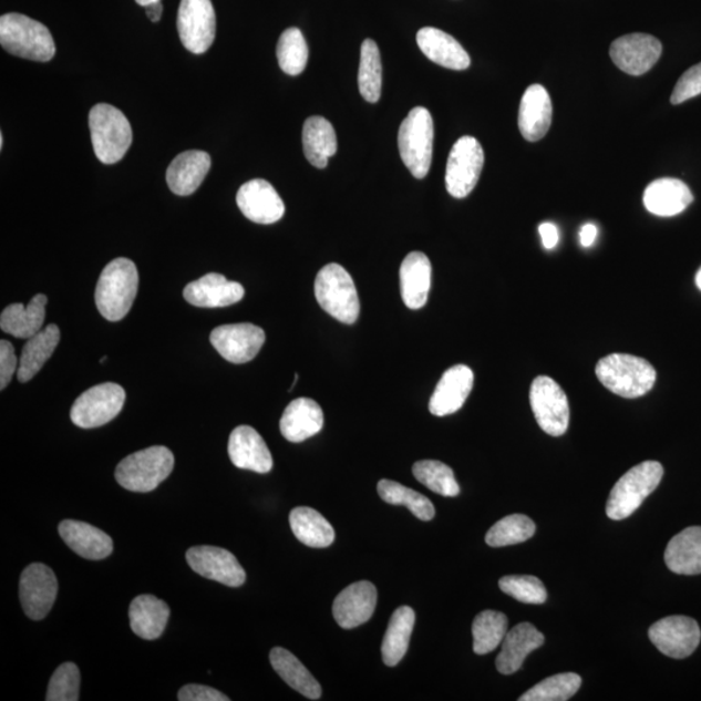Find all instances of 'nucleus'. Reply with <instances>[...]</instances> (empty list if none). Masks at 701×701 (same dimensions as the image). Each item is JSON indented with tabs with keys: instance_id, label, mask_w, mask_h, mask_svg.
I'll list each match as a JSON object with an SVG mask.
<instances>
[{
	"instance_id": "nucleus-35",
	"label": "nucleus",
	"mask_w": 701,
	"mask_h": 701,
	"mask_svg": "<svg viewBox=\"0 0 701 701\" xmlns=\"http://www.w3.org/2000/svg\"><path fill=\"white\" fill-rule=\"evenodd\" d=\"M269 660L277 674L301 695L318 700L321 698V685L308 669L290 651L276 647L270 651Z\"/></svg>"
},
{
	"instance_id": "nucleus-42",
	"label": "nucleus",
	"mask_w": 701,
	"mask_h": 701,
	"mask_svg": "<svg viewBox=\"0 0 701 701\" xmlns=\"http://www.w3.org/2000/svg\"><path fill=\"white\" fill-rule=\"evenodd\" d=\"M414 477L420 484L442 496L455 497L460 494V486L454 471L436 460H422L413 465Z\"/></svg>"
},
{
	"instance_id": "nucleus-16",
	"label": "nucleus",
	"mask_w": 701,
	"mask_h": 701,
	"mask_svg": "<svg viewBox=\"0 0 701 701\" xmlns=\"http://www.w3.org/2000/svg\"><path fill=\"white\" fill-rule=\"evenodd\" d=\"M186 561L199 576L229 587H239L246 583V571L228 549L199 546L188 549Z\"/></svg>"
},
{
	"instance_id": "nucleus-50",
	"label": "nucleus",
	"mask_w": 701,
	"mask_h": 701,
	"mask_svg": "<svg viewBox=\"0 0 701 701\" xmlns=\"http://www.w3.org/2000/svg\"><path fill=\"white\" fill-rule=\"evenodd\" d=\"M179 701H229L225 693L209 685L186 684L178 691Z\"/></svg>"
},
{
	"instance_id": "nucleus-47",
	"label": "nucleus",
	"mask_w": 701,
	"mask_h": 701,
	"mask_svg": "<svg viewBox=\"0 0 701 701\" xmlns=\"http://www.w3.org/2000/svg\"><path fill=\"white\" fill-rule=\"evenodd\" d=\"M80 669L73 662H64L52 674L47 700L78 701L80 700Z\"/></svg>"
},
{
	"instance_id": "nucleus-18",
	"label": "nucleus",
	"mask_w": 701,
	"mask_h": 701,
	"mask_svg": "<svg viewBox=\"0 0 701 701\" xmlns=\"http://www.w3.org/2000/svg\"><path fill=\"white\" fill-rule=\"evenodd\" d=\"M237 205L240 213L256 224H275L285 215L284 200L266 179L248 181L240 186Z\"/></svg>"
},
{
	"instance_id": "nucleus-46",
	"label": "nucleus",
	"mask_w": 701,
	"mask_h": 701,
	"mask_svg": "<svg viewBox=\"0 0 701 701\" xmlns=\"http://www.w3.org/2000/svg\"><path fill=\"white\" fill-rule=\"evenodd\" d=\"M501 590L525 605H543L547 590L542 580L533 576H507L499 580Z\"/></svg>"
},
{
	"instance_id": "nucleus-36",
	"label": "nucleus",
	"mask_w": 701,
	"mask_h": 701,
	"mask_svg": "<svg viewBox=\"0 0 701 701\" xmlns=\"http://www.w3.org/2000/svg\"><path fill=\"white\" fill-rule=\"evenodd\" d=\"M59 342L60 329L54 323L28 339L21 352L18 371V379L21 383L29 382L41 371L56 350Z\"/></svg>"
},
{
	"instance_id": "nucleus-28",
	"label": "nucleus",
	"mask_w": 701,
	"mask_h": 701,
	"mask_svg": "<svg viewBox=\"0 0 701 701\" xmlns=\"http://www.w3.org/2000/svg\"><path fill=\"white\" fill-rule=\"evenodd\" d=\"M210 169V156L205 151L190 150L179 154L167 171L172 193L188 197L198 190Z\"/></svg>"
},
{
	"instance_id": "nucleus-53",
	"label": "nucleus",
	"mask_w": 701,
	"mask_h": 701,
	"mask_svg": "<svg viewBox=\"0 0 701 701\" xmlns=\"http://www.w3.org/2000/svg\"><path fill=\"white\" fill-rule=\"evenodd\" d=\"M147 18L153 22H159L163 13L162 2L151 3L145 7Z\"/></svg>"
},
{
	"instance_id": "nucleus-32",
	"label": "nucleus",
	"mask_w": 701,
	"mask_h": 701,
	"mask_svg": "<svg viewBox=\"0 0 701 701\" xmlns=\"http://www.w3.org/2000/svg\"><path fill=\"white\" fill-rule=\"evenodd\" d=\"M171 609L167 602L154 595H140L130 608L131 628L135 636L154 640L159 638L167 627Z\"/></svg>"
},
{
	"instance_id": "nucleus-20",
	"label": "nucleus",
	"mask_w": 701,
	"mask_h": 701,
	"mask_svg": "<svg viewBox=\"0 0 701 701\" xmlns=\"http://www.w3.org/2000/svg\"><path fill=\"white\" fill-rule=\"evenodd\" d=\"M474 374L470 367L458 364L447 369L434 390L429 411L436 417L456 413L472 393Z\"/></svg>"
},
{
	"instance_id": "nucleus-55",
	"label": "nucleus",
	"mask_w": 701,
	"mask_h": 701,
	"mask_svg": "<svg viewBox=\"0 0 701 701\" xmlns=\"http://www.w3.org/2000/svg\"><path fill=\"white\" fill-rule=\"evenodd\" d=\"M695 282H697V286H698L699 290H701V268L699 269V271L697 274Z\"/></svg>"
},
{
	"instance_id": "nucleus-25",
	"label": "nucleus",
	"mask_w": 701,
	"mask_h": 701,
	"mask_svg": "<svg viewBox=\"0 0 701 701\" xmlns=\"http://www.w3.org/2000/svg\"><path fill=\"white\" fill-rule=\"evenodd\" d=\"M416 40L422 54L435 64L452 71H465L471 65V56L462 44L441 29L422 28Z\"/></svg>"
},
{
	"instance_id": "nucleus-26",
	"label": "nucleus",
	"mask_w": 701,
	"mask_h": 701,
	"mask_svg": "<svg viewBox=\"0 0 701 701\" xmlns=\"http://www.w3.org/2000/svg\"><path fill=\"white\" fill-rule=\"evenodd\" d=\"M59 534L72 551L87 560H103L113 551L110 535L86 523L65 519L59 525Z\"/></svg>"
},
{
	"instance_id": "nucleus-48",
	"label": "nucleus",
	"mask_w": 701,
	"mask_h": 701,
	"mask_svg": "<svg viewBox=\"0 0 701 701\" xmlns=\"http://www.w3.org/2000/svg\"><path fill=\"white\" fill-rule=\"evenodd\" d=\"M701 94V63L690 68L688 72L682 74L680 81L673 90L670 102L672 104H681L688 102Z\"/></svg>"
},
{
	"instance_id": "nucleus-27",
	"label": "nucleus",
	"mask_w": 701,
	"mask_h": 701,
	"mask_svg": "<svg viewBox=\"0 0 701 701\" xmlns=\"http://www.w3.org/2000/svg\"><path fill=\"white\" fill-rule=\"evenodd\" d=\"M693 202L690 187L677 178H660L647 186L643 203L648 213L673 217L683 213Z\"/></svg>"
},
{
	"instance_id": "nucleus-9",
	"label": "nucleus",
	"mask_w": 701,
	"mask_h": 701,
	"mask_svg": "<svg viewBox=\"0 0 701 701\" xmlns=\"http://www.w3.org/2000/svg\"><path fill=\"white\" fill-rule=\"evenodd\" d=\"M125 398V390L117 383L96 384L75 399L71 410V420L75 426L82 429H94L109 424L122 412Z\"/></svg>"
},
{
	"instance_id": "nucleus-56",
	"label": "nucleus",
	"mask_w": 701,
	"mask_h": 701,
	"mask_svg": "<svg viewBox=\"0 0 701 701\" xmlns=\"http://www.w3.org/2000/svg\"><path fill=\"white\" fill-rule=\"evenodd\" d=\"M3 143H4L3 134H0V147L2 148H3Z\"/></svg>"
},
{
	"instance_id": "nucleus-6",
	"label": "nucleus",
	"mask_w": 701,
	"mask_h": 701,
	"mask_svg": "<svg viewBox=\"0 0 701 701\" xmlns=\"http://www.w3.org/2000/svg\"><path fill=\"white\" fill-rule=\"evenodd\" d=\"M175 456L164 446H154L126 456L116 467L120 486L133 493H150L171 476Z\"/></svg>"
},
{
	"instance_id": "nucleus-13",
	"label": "nucleus",
	"mask_w": 701,
	"mask_h": 701,
	"mask_svg": "<svg viewBox=\"0 0 701 701\" xmlns=\"http://www.w3.org/2000/svg\"><path fill=\"white\" fill-rule=\"evenodd\" d=\"M20 601L25 615L40 621L50 614L58 597V579L48 565L35 563L22 571Z\"/></svg>"
},
{
	"instance_id": "nucleus-44",
	"label": "nucleus",
	"mask_w": 701,
	"mask_h": 701,
	"mask_svg": "<svg viewBox=\"0 0 701 701\" xmlns=\"http://www.w3.org/2000/svg\"><path fill=\"white\" fill-rule=\"evenodd\" d=\"M537 530L533 519L524 515H511L497 522L486 534L489 547L518 545L529 540Z\"/></svg>"
},
{
	"instance_id": "nucleus-38",
	"label": "nucleus",
	"mask_w": 701,
	"mask_h": 701,
	"mask_svg": "<svg viewBox=\"0 0 701 701\" xmlns=\"http://www.w3.org/2000/svg\"><path fill=\"white\" fill-rule=\"evenodd\" d=\"M290 526L297 539L308 547L327 548L333 545L336 539L333 526L313 508H293L290 514Z\"/></svg>"
},
{
	"instance_id": "nucleus-10",
	"label": "nucleus",
	"mask_w": 701,
	"mask_h": 701,
	"mask_svg": "<svg viewBox=\"0 0 701 701\" xmlns=\"http://www.w3.org/2000/svg\"><path fill=\"white\" fill-rule=\"evenodd\" d=\"M484 164L485 153L481 143L470 135L460 138L447 161L446 187L451 197L466 198L477 186Z\"/></svg>"
},
{
	"instance_id": "nucleus-43",
	"label": "nucleus",
	"mask_w": 701,
	"mask_h": 701,
	"mask_svg": "<svg viewBox=\"0 0 701 701\" xmlns=\"http://www.w3.org/2000/svg\"><path fill=\"white\" fill-rule=\"evenodd\" d=\"M308 56V44L300 29L285 30L277 44V59L281 70L289 75H299L306 70Z\"/></svg>"
},
{
	"instance_id": "nucleus-51",
	"label": "nucleus",
	"mask_w": 701,
	"mask_h": 701,
	"mask_svg": "<svg viewBox=\"0 0 701 701\" xmlns=\"http://www.w3.org/2000/svg\"><path fill=\"white\" fill-rule=\"evenodd\" d=\"M539 234L542 238V244L545 246L546 250H554V248L559 244L560 234L557 226L553 223H543L539 225Z\"/></svg>"
},
{
	"instance_id": "nucleus-14",
	"label": "nucleus",
	"mask_w": 701,
	"mask_h": 701,
	"mask_svg": "<svg viewBox=\"0 0 701 701\" xmlns=\"http://www.w3.org/2000/svg\"><path fill=\"white\" fill-rule=\"evenodd\" d=\"M651 642L661 653L672 659H685L695 652L701 631L695 620L685 616H670L654 622L648 631Z\"/></svg>"
},
{
	"instance_id": "nucleus-29",
	"label": "nucleus",
	"mask_w": 701,
	"mask_h": 701,
	"mask_svg": "<svg viewBox=\"0 0 701 701\" xmlns=\"http://www.w3.org/2000/svg\"><path fill=\"white\" fill-rule=\"evenodd\" d=\"M323 426V413L319 403L308 398L292 401L282 414L280 431L291 443L305 442L319 434Z\"/></svg>"
},
{
	"instance_id": "nucleus-54",
	"label": "nucleus",
	"mask_w": 701,
	"mask_h": 701,
	"mask_svg": "<svg viewBox=\"0 0 701 701\" xmlns=\"http://www.w3.org/2000/svg\"><path fill=\"white\" fill-rule=\"evenodd\" d=\"M140 6L146 7L151 3L162 2V0H135Z\"/></svg>"
},
{
	"instance_id": "nucleus-45",
	"label": "nucleus",
	"mask_w": 701,
	"mask_h": 701,
	"mask_svg": "<svg viewBox=\"0 0 701 701\" xmlns=\"http://www.w3.org/2000/svg\"><path fill=\"white\" fill-rule=\"evenodd\" d=\"M583 678L576 673H561L546 678L525 692L519 701H565L576 695Z\"/></svg>"
},
{
	"instance_id": "nucleus-33",
	"label": "nucleus",
	"mask_w": 701,
	"mask_h": 701,
	"mask_svg": "<svg viewBox=\"0 0 701 701\" xmlns=\"http://www.w3.org/2000/svg\"><path fill=\"white\" fill-rule=\"evenodd\" d=\"M666 563L676 575H700L701 526L688 527L669 542Z\"/></svg>"
},
{
	"instance_id": "nucleus-12",
	"label": "nucleus",
	"mask_w": 701,
	"mask_h": 701,
	"mask_svg": "<svg viewBox=\"0 0 701 701\" xmlns=\"http://www.w3.org/2000/svg\"><path fill=\"white\" fill-rule=\"evenodd\" d=\"M179 40L195 55L205 54L215 41L216 13L210 0H181L177 18Z\"/></svg>"
},
{
	"instance_id": "nucleus-40",
	"label": "nucleus",
	"mask_w": 701,
	"mask_h": 701,
	"mask_svg": "<svg viewBox=\"0 0 701 701\" xmlns=\"http://www.w3.org/2000/svg\"><path fill=\"white\" fill-rule=\"evenodd\" d=\"M359 90L369 103L380 101L382 93V62L380 49L373 40H365L361 44L359 65Z\"/></svg>"
},
{
	"instance_id": "nucleus-8",
	"label": "nucleus",
	"mask_w": 701,
	"mask_h": 701,
	"mask_svg": "<svg viewBox=\"0 0 701 701\" xmlns=\"http://www.w3.org/2000/svg\"><path fill=\"white\" fill-rule=\"evenodd\" d=\"M664 476V467L658 462H645L631 467L618 480L610 492L607 516L615 522L630 517L650 496Z\"/></svg>"
},
{
	"instance_id": "nucleus-1",
	"label": "nucleus",
	"mask_w": 701,
	"mask_h": 701,
	"mask_svg": "<svg viewBox=\"0 0 701 701\" xmlns=\"http://www.w3.org/2000/svg\"><path fill=\"white\" fill-rule=\"evenodd\" d=\"M138 269L126 258L112 260L97 281L95 305L105 320L116 322L130 313L137 297Z\"/></svg>"
},
{
	"instance_id": "nucleus-19",
	"label": "nucleus",
	"mask_w": 701,
	"mask_h": 701,
	"mask_svg": "<svg viewBox=\"0 0 701 701\" xmlns=\"http://www.w3.org/2000/svg\"><path fill=\"white\" fill-rule=\"evenodd\" d=\"M377 606V589L372 583L360 580L339 592L333 615L339 627L355 629L371 620Z\"/></svg>"
},
{
	"instance_id": "nucleus-4",
	"label": "nucleus",
	"mask_w": 701,
	"mask_h": 701,
	"mask_svg": "<svg viewBox=\"0 0 701 701\" xmlns=\"http://www.w3.org/2000/svg\"><path fill=\"white\" fill-rule=\"evenodd\" d=\"M89 127L97 161L116 164L122 161L133 142L130 120L111 104H96L89 113Z\"/></svg>"
},
{
	"instance_id": "nucleus-30",
	"label": "nucleus",
	"mask_w": 701,
	"mask_h": 701,
	"mask_svg": "<svg viewBox=\"0 0 701 701\" xmlns=\"http://www.w3.org/2000/svg\"><path fill=\"white\" fill-rule=\"evenodd\" d=\"M432 288V264L422 252L406 255L401 266V292L404 305L420 309L426 305Z\"/></svg>"
},
{
	"instance_id": "nucleus-23",
	"label": "nucleus",
	"mask_w": 701,
	"mask_h": 701,
	"mask_svg": "<svg viewBox=\"0 0 701 701\" xmlns=\"http://www.w3.org/2000/svg\"><path fill=\"white\" fill-rule=\"evenodd\" d=\"M553 124V102L542 85L526 89L518 111V127L529 142L540 141Z\"/></svg>"
},
{
	"instance_id": "nucleus-11",
	"label": "nucleus",
	"mask_w": 701,
	"mask_h": 701,
	"mask_svg": "<svg viewBox=\"0 0 701 701\" xmlns=\"http://www.w3.org/2000/svg\"><path fill=\"white\" fill-rule=\"evenodd\" d=\"M532 410L542 431L561 436L567 433L570 409L567 394L549 377L540 375L534 380L530 389Z\"/></svg>"
},
{
	"instance_id": "nucleus-15",
	"label": "nucleus",
	"mask_w": 701,
	"mask_h": 701,
	"mask_svg": "<svg viewBox=\"0 0 701 701\" xmlns=\"http://www.w3.org/2000/svg\"><path fill=\"white\" fill-rule=\"evenodd\" d=\"M209 339L226 361L246 364L258 357L262 344L266 343V333L254 323H231L214 329Z\"/></svg>"
},
{
	"instance_id": "nucleus-7",
	"label": "nucleus",
	"mask_w": 701,
	"mask_h": 701,
	"mask_svg": "<svg viewBox=\"0 0 701 701\" xmlns=\"http://www.w3.org/2000/svg\"><path fill=\"white\" fill-rule=\"evenodd\" d=\"M315 296L323 311L339 322L351 326L358 321L360 300L355 282L349 271L338 264H329L319 271Z\"/></svg>"
},
{
	"instance_id": "nucleus-37",
	"label": "nucleus",
	"mask_w": 701,
	"mask_h": 701,
	"mask_svg": "<svg viewBox=\"0 0 701 701\" xmlns=\"http://www.w3.org/2000/svg\"><path fill=\"white\" fill-rule=\"evenodd\" d=\"M416 621L414 610L409 606L398 608L390 618L386 635L382 642L384 666L396 667L409 651L410 640Z\"/></svg>"
},
{
	"instance_id": "nucleus-41",
	"label": "nucleus",
	"mask_w": 701,
	"mask_h": 701,
	"mask_svg": "<svg viewBox=\"0 0 701 701\" xmlns=\"http://www.w3.org/2000/svg\"><path fill=\"white\" fill-rule=\"evenodd\" d=\"M377 489H379V495L383 502L404 505L422 522H431L435 516L434 505L426 496L398 484L395 481L382 480Z\"/></svg>"
},
{
	"instance_id": "nucleus-34",
	"label": "nucleus",
	"mask_w": 701,
	"mask_h": 701,
	"mask_svg": "<svg viewBox=\"0 0 701 701\" xmlns=\"http://www.w3.org/2000/svg\"><path fill=\"white\" fill-rule=\"evenodd\" d=\"M303 148L307 161L323 169L331 156L337 154L338 142L333 125L327 118L312 116L303 126Z\"/></svg>"
},
{
	"instance_id": "nucleus-24",
	"label": "nucleus",
	"mask_w": 701,
	"mask_h": 701,
	"mask_svg": "<svg viewBox=\"0 0 701 701\" xmlns=\"http://www.w3.org/2000/svg\"><path fill=\"white\" fill-rule=\"evenodd\" d=\"M545 643V637L529 622L518 623L509 630L496 658L497 672L511 676L522 669L525 659Z\"/></svg>"
},
{
	"instance_id": "nucleus-3",
	"label": "nucleus",
	"mask_w": 701,
	"mask_h": 701,
	"mask_svg": "<svg viewBox=\"0 0 701 701\" xmlns=\"http://www.w3.org/2000/svg\"><path fill=\"white\" fill-rule=\"evenodd\" d=\"M595 372L609 391L627 399L650 393L656 382L654 368L647 360L629 353H612L602 358Z\"/></svg>"
},
{
	"instance_id": "nucleus-57",
	"label": "nucleus",
	"mask_w": 701,
	"mask_h": 701,
	"mask_svg": "<svg viewBox=\"0 0 701 701\" xmlns=\"http://www.w3.org/2000/svg\"><path fill=\"white\" fill-rule=\"evenodd\" d=\"M105 360H107V358H105V357H104V358L101 360V363L103 364Z\"/></svg>"
},
{
	"instance_id": "nucleus-2",
	"label": "nucleus",
	"mask_w": 701,
	"mask_h": 701,
	"mask_svg": "<svg viewBox=\"0 0 701 701\" xmlns=\"http://www.w3.org/2000/svg\"><path fill=\"white\" fill-rule=\"evenodd\" d=\"M0 43L9 54L40 63L50 62L56 52L48 27L21 13L0 18Z\"/></svg>"
},
{
	"instance_id": "nucleus-22",
	"label": "nucleus",
	"mask_w": 701,
	"mask_h": 701,
	"mask_svg": "<svg viewBox=\"0 0 701 701\" xmlns=\"http://www.w3.org/2000/svg\"><path fill=\"white\" fill-rule=\"evenodd\" d=\"M245 297V288L226 280L218 274H209L188 284L184 290L187 303L199 308H224L238 303Z\"/></svg>"
},
{
	"instance_id": "nucleus-49",
	"label": "nucleus",
	"mask_w": 701,
	"mask_h": 701,
	"mask_svg": "<svg viewBox=\"0 0 701 701\" xmlns=\"http://www.w3.org/2000/svg\"><path fill=\"white\" fill-rule=\"evenodd\" d=\"M20 360L9 341H0V389L9 386L12 377L19 371Z\"/></svg>"
},
{
	"instance_id": "nucleus-52",
	"label": "nucleus",
	"mask_w": 701,
	"mask_h": 701,
	"mask_svg": "<svg viewBox=\"0 0 701 701\" xmlns=\"http://www.w3.org/2000/svg\"><path fill=\"white\" fill-rule=\"evenodd\" d=\"M598 237V228L594 224H586L580 229L579 240L584 247H591L595 244V239Z\"/></svg>"
},
{
	"instance_id": "nucleus-39",
	"label": "nucleus",
	"mask_w": 701,
	"mask_h": 701,
	"mask_svg": "<svg viewBox=\"0 0 701 701\" xmlns=\"http://www.w3.org/2000/svg\"><path fill=\"white\" fill-rule=\"evenodd\" d=\"M472 632L473 651L477 654H487L502 646L508 632V618L496 610H484L474 618Z\"/></svg>"
},
{
	"instance_id": "nucleus-5",
	"label": "nucleus",
	"mask_w": 701,
	"mask_h": 701,
	"mask_svg": "<svg viewBox=\"0 0 701 701\" xmlns=\"http://www.w3.org/2000/svg\"><path fill=\"white\" fill-rule=\"evenodd\" d=\"M399 153L413 177L425 178L432 167L434 122L425 107H414L404 118L398 134Z\"/></svg>"
},
{
	"instance_id": "nucleus-21",
	"label": "nucleus",
	"mask_w": 701,
	"mask_h": 701,
	"mask_svg": "<svg viewBox=\"0 0 701 701\" xmlns=\"http://www.w3.org/2000/svg\"><path fill=\"white\" fill-rule=\"evenodd\" d=\"M228 452L231 463L239 470L266 474L274 467V457L267 443L251 426L243 425L234 429Z\"/></svg>"
},
{
	"instance_id": "nucleus-31",
	"label": "nucleus",
	"mask_w": 701,
	"mask_h": 701,
	"mask_svg": "<svg viewBox=\"0 0 701 701\" xmlns=\"http://www.w3.org/2000/svg\"><path fill=\"white\" fill-rule=\"evenodd\" d=\"M48 297L38 293L30 303L11 305L4 309L0 316V328L4 333L20 338L29 339L40 333L47 319Z\"/></svg>"
},
{
	"instance_id": "nucleus-17",
	"label": "nucleus",
	"mask_w": 701,
	"mask_h": 701,
	"mask_svg": "<svg viewBox=\"0 0 701 701\" xmlns=\"http://www.w3.org/2000/svg\"><path fill=\"white\" fill-rule=\"evenodd\" d=\"M662 44L650 34L622 35L610 44L609 55L620 70L630 75H642L659 62Z\"/></svg>"
}]
</instances>
